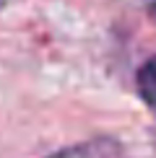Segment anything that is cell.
Here are the masks:
<instances>
[{
    "mask_svg": "<svg viewBox=\"0 0 156 158\" xmlns=\"http://www.w3.org/2000/svg\"><path fill=\"white\" fill-rule=\"evenodd\" d=\"M47 158H128L125 148L115 137H91L86 143L78 145H68Z\"/></svg>",
    "mask_w": 156,
    "mask_h": 158,
    "instance_id": "obj_1",
    "label": "cell"
},
{
    "mask_svg": "<svg viewBox=\"0 0 156 158\" xmlns=\"http://www.w3.org/2000/svg\"><path fill=\"white\" fill-rule=\"evenodd\" d=\"M135 88L148 109L156 114V55L148 57L135 73Z\"/></svg>",
    "mask_w": 156,
    "mask_h": 158,
    "instance_id": "obj_2",
    "label": "cell"
},
{
    "mask_svg": "<svg viewBox=\"0 0 156 158\" xmlns=\"http://www.w3.org/2000/svg\"><path fill=\"white\" fill-rule=\"evenodd\" d=\"M148 16H151V18H154V21H156V0H154V3H151V5H148Z\"/></svg>",
    "mask_w": 156,
    "mask_h": 158,
    "instance_id": "obj_3",
    "label": "cell"
},
{
    "mask_svg": "<svg viewBox=\"0 0 156 158\" xmlns=\"http://www.w3.org/2000/svg\"><path fill=\"white\" fill-rule=\"evenodd\" d=\"M3 5H5V0H0V8H3Z\"/></svg>",
    "mask_w": 156,
    "mask_h": 158,
    "instance_id": "obj_4",
    "label": "cell"
}]
</instances>
